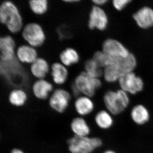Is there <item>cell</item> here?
Masks as SVG:
<instances>
[{
    "label": "cell",
    "instance_id": "1",
    "mask_svg": "<svg viewBox=\"0 0 153 153\" xmlns=\"http://www.w3.org/2000/svg\"><path fill=\"white\" fill-rule=\"evenodd\" d=\"M0 21L12 33H18L23 26L22 16L19 10L10 1H4L1 4Z\"/></svg>",
    "mask_w": 153,
    "mask_h": 153
},
{
    "label": "cell",
    "instance_id": "2",
    "mask_svg": "<svg viewBox=\"0 0 153 153\" xmlns=\"http://www.w3.org/2000/svg\"><path fill=\"white\" fill-rule=\"evenodd\" d=\"M103 102L108 111L113 115H117L128 107L130 98L128 94L122 89L117 91H108L105 94Z\"/></svg>",
    "mask_w": 153,
    "mask_h": 153
},
{
    "label": "cell",
    "instance_id": "3",
    "mask_svg": "<svg viewBox=\"0 0 153 153\" xmlns=\"http://www.w3.org/2000/svg\"><path fill=\"white\" fill-rule=\"evenodd\" d=\"M67 144L70 153H92L101 146L102 141L97 137L73 135L67 140Z\"/></svg>",
    "mask_w": 153,
    "mask_h": 153
},
{
    "label": "cell",
    "instance_id": "4",
    "mask_svg": "<svg viewBox=\"0 0 153 153\" xmlns=\"http://www.w3.org/2000/svg\"><path fill=\"white\" fill-rule=\"evenodd\" d=\"M74 84L80 93L91 98L102 86L101 81L99 78L89 76L85 71L81 72L76 76Z\"/></svg>",
    "mask_w": 153,
    "mask_h": 153
},
{
    "label": "cell",
    "instance_id": "5",
    "mask_svg": "<svg viewBox=\"0 0 153 153\" xmlns=\"http://www.w3.org/2000/svg\"><path fill=\"white\" fill-rule=\"evenodd\" d=\"M22 36L32 47H40L44 44L45 36L41 26L37 23H31L24 27Z\"/></svg>",
    "mask_w": 153,
    "mask_h": 153
},
{
    "label": "cell",
    "instance_id": "6",
    "mask_svg": "<svg viewBox=\"0 0 153 153\" xmlns=\"http://www.w3.org/2000/svg\"><path fill=\"white\" fill-rule=\"evenodd\" d=\"M71 95L67 91L62 88L55 89L49 97V105L55 112L62 114L69 106Z\"/></svg>",
    "mask_w": 153,
    "mask_h": 153
},
{
    "label": "cell",
    "instance_id": "7",
    "mask_svg": "<svg viewBox=\"0 0 153 153\" xmlns=\"http://www.w3.org/2000/svg\"><path fill=\"white\" fill-rule=\"evenodd\" d=\"M122 90L131 94H136L142 91L144 88L143 79L133 72L122 75L119 80Z\"/></svg>",
    "mask_w": 153,
    "mask_h": 153
},
{
    "label": "cell",
    "instance_id": "8",
    "mask_svg": "<svg viewBox=\"0 0 153 153\" xmlns=\"http://www.w3.org/2000/svg\"><path fill=\"white\" fill-rule=\"evenodd\" d=\"M108 24V19L105 11L98 6H93L89 14L88 23L89 29L103 31L106 29Z\"/></svg>",
    "mask_w": 153,
    "mask_h": 153
},
{
    "label": "cell",
    "instance_id": "9",
    "mask_svg": "<svg viewBox=\"0 0 153 153\" xmlns=\"http://www.w3.org/2000/svg\"><path fill=\"white\" fill-rule=\"evenodd\" d=\"M102 47V52L114 58L126 57L130 53L123 44L115 39H106L103 42Z\"/></svg>",
    "mask_w": 153,
    "mask_h": 153
},
{
    "label": "cell",
    "instance_id": "10",
    "mask_svg": "<svg viewBox=\"0 0 153 153\" xmlns=\"http://www.w3.org/2000/svg\"><path fill=\"white\" fill-rule=\"evenodd\" d=\"M137 25L143 29H148L153 26V10L149 7L140 9L133 15Z\"/></svg>",
    "mask_w": 153,
    "mask_h": 153
},
{
    "label": "cell",
    "instance_id": "11",
    "mask_svg": "<svg viewBox=\"0 0 153 153\" xmlns=\"http://www.w3.org/2000/svg\"><path fill=\"white\" fill-rule=\"evenodd\" d=\"M74 109L79 116H86L94 110L95 105L91 97L85 95L76 97L74 102Z\"/></svg>",
    "mask_w": 153,
    "mask_h": 153
},
{
    "label": "cell",
    "instance_id": "12",
    "mask_svg": "<svg viewBox=\"0 0 153 153\" xmlns=\"http://www.w3.org/2000/svg\"><path fill=\"white\" fill-rule=\"evenodd\" d=\"M15 41L10 36L1 37L0 38L1 60L7 61L13 59L15 57Z\"/></svg>",
    "mask_w": 153,
    "mask_h": 153
},
{
    "label": "cell",
    "instance_id": "13",
    "mask_svg": "<svg viewBox=\"0 0 153 153\" xmlns=\"http://www.w3.org/2000/svg\"><path fill=\"white\" fill-rule=\"evenodd\" d=\"M70 128L74 135L76 136H89L91 133L90 126L82 117L74 118L70 123Z\"/></svg>",
    "mask_w": 153,
    "mask_h": 153
},
{
    "label": "cell",
    "instance_id": "14",
    "mask_svg": "<svg viewBox=\"0 0 153 153\" xmlns=\"http://www.w3.org/2000/svg\"><path fill=\"white\" fill-rule=\"evenodd\" d=\"M132 120L137 125L147 123L150 119V114L147 108L143 104L136 105L132 108L130 113Z\"/></svg>",
    "mask_w": 153,
    "mask_h": 153
},
{
    "label": "cell",
    "instance_id": "15",
    "mask_svg": "<svg viewBox=\"0 0 153 153\" xmlns=\"http://www.w3.org/2000/svg\"><path fill=\"white\" fill-rule=\"evenodd\" d=\"M51 83L43 79H39L33 84L32 91L35 97L40 100H45L53 90Z\"/></svg>",
    "mask_w": 153,
    "mask_h": 153
},
{
    "label": "cell",
    "instance_id": "16",
    "mask_svg": "<svg viewBox=\"0 0 153 153\" xmlns=\"http://www.w3.org/2000/svg\"><path fill=\"white\" fill-rule=\"evenodd\" d=\"M116 65L122 74L130 73L133 72L137 66V60L134 55L131 53L127 57L114 58V57L113 63Z\"/></svg>",
    "mask_w": 153,
    "mask_h": 153
},
{
    "label": "cell",
    "instance_id": "17",
    "mask_svg": "<svg viewBox=\"0 0 153 153\" xmlns=\"http://www.w3.org/2000/svg\"><path fill=\"white\" fill-rule=\"evenodd\" d=\"M37 52L31 46L22 45L17 51V57L23 63H33L37 59Z\"/></svg>",
    "mask_w": 153,
    "mask_h": 153
},
{
    "label": "cell",
    "instance_id": "18",
    "mask_svg": "<svg viewBox=\"0 0 153 153\" xmlns=\"http://www.w3.org/2000/svg\"><path fill=\"white\" fill-rule=\"evenodd\" d=\"M94 120L96 125L101 129H108L114 124L113 115L107 110H102L97 113Z\"/></svg>",
    "mask_w": 153,
    "mask_h": 153
},
{
    "label": "cell",
    "instance_id": "19",
    "mask_svg": "<svg viewBox=\"0 0 153 153\" xmlns=\"http://www.w3.org/2000/svg\"><path fill=\"white\" fill-rule=\"evenodd\" d=\"M33 75L39 79H43L49 71V64L46 60L42 58H38L30 67Z\"/></svg>",
    "mask_w": 153,
    "mask_h": 153
},
{
    "label": "cell",
    "instance_id": "20",
    "mask_svg": "<svg viewBox=\"0 0 153 153\" xmlns=\"http://www.w3.org/2000/svg\"><path fill=\"white\" fill-rule=\"evenodd\" d=\"M52 79L57 85H62L65 83L68 77V72L63 64L59 63H53L52 66Z\"/></svg>",
    "mask_w": 153,
    "mask_h": 153
},
{
    "label": "cell",
    "instance_id": "21",
    "mask_svg": "<svg viewBox=\"0 0 153 153\" xmlns=\"http://www.w3.org/2000/svg\"><path fill=\"white\" fill-rule=\"evenodd\" d=\"M28 96L25 91L20 88L11 91L9 94L8 100L11 105L16 107H22L26 104Z\"/></svg>",
    "mask_w": 153,
    "mask_h": 153
},
{
    "label": "cell",
    "instance_id": "22",
    "mask_svg": "<svg viewBox=\"0 0 153 153\" xmlns=\"http://www.w3.org/2000/svg\"><path fill=\"white\" fill-rule=\"evenodd\" d=\"M60 59L63 65L70 66L79 62V57L75 49L68 48L60 53Z\"/></svg>",
    "mask_w": 153,
    "mask_h": 153
},
{
    "label": "cell",
    "instance_id": "23",
    "mask_svg": "<svg viewBox=\"0 0 153 153\" xmlns=\"http://www.w3.org/2000/svg\"><path fill=\"white\" fill-rule=\"evenodd\" d=\"M123 74L118 68L114 64H111L104 68L103 75L105 81L114 82L119 81Z\"/></svg>",
    "mask_w": 153,
    "mask_h": 153
},
{
    "label": "cell",
    "instance_id": "24",
    "mask_svg": "<svg viewBox=\"0 0 153 153\" xmlns=\"http://www.w3.org/2000/svg\"><path fill=\"white\" fill-rule=\"evenodd\" d=\"M85 72L91 77L99 78L103 75V70L92 59L85 62Z\"/></svg>",
    "mask_w": 153,
    "mask_h": 153
},
{
    "label": "cell",
    "instance_id": "25",
    "mask_svg": "<svg viewBox=\"0 0 153 153\" xmlns=\"http://www.w3.org/2000/svg\"><path fill=\"white\" fill-rule=\"evenodd\" d=\"M92 59L100 67L105 68L113 63L114 57H111L102 51H97L94 53Z\"/></svg>",
    "mask_w": 153,
    "mask_h": 153
},
{
    "label": "cell",
    "instance_id": "26",
    "mask_svg": "<svg viewBox=\"0 0 153 153\" xmlns=\"http://www.w3.org/2000/svg\"><path fill=\"white\" fill-rule=\"evenodd\" d=\"M29 5L34 13L42 15L46 13L48 9V1L47 0H31Z\"/></svg>",
    "mask_w": 153,
    "mask_h": 153
},
{
    "label": "cell",
    "instance_id": "27",
    "mask_svg": "<svg viewBox=\"0 0 153 153\" xmlns=\"http://www.w3.org/2000/svg\"><path fill=\"white\" fill-rule=\"evenodd\" d=\"M131 1L130 0H114L113 1V5L117 10L121 11Z\"/></svg>",
    "mask_w": 153,
    "mask_h": 153
},
{
    "label": "cell",
    "instance_id": "28",
    "mask_svg": "<svg viewBox=\"0 0 153 153\" xmlns=\"http://www.w3.org/2000/svg\"><path fill=\"white\" fill-rule=\"evenodd\" d=\"M71 90H72V94L76 98L79 96V94H81L74 83V84H72V86H71Z\"/></svg>",
    "mask_w": 153,
    "mask_h": 153
},
{
    "label": "cell",
    "instance_id": "29",
    "mask_svg": "<svg viewBox=\"0 0 153 153\" xmlns=\"http://www.w3.org/2000/svg\"><path fill=\"white\" fill-rule=\"evenodd\" d=\"M107 1H107V0H94L92 1V2L95 5H96V6H98V7H99V6L103 5L105 4H106Z\"/></svg>",
    "mask_w": 153,
    "mask_h": 153
},
{
    "label": "cell",
    "instance_id": "30",
    "mask_svg": "<svg viewBox=\"0 0 153 153\" xmlns=\"http://www.w3.org/2000/svg\"><path fill=\"white\" fill-rule=\"evenodd\" d=\"M10 153H25L21 149L19 148H14L11 150Z\"/></svg>",
    "mask_w": 153,
    "mask_h": 153
},
{
    "label": "cell",
    "instance_id": "31",
    "mask_svg": "<svg viewBox=\"0 0 153 153\" xmlns=\"http://www.w3.org/2000/svg\"><path fill=\"white\" fill-rule=\"evenodd\" d=\"M78 1H77V0H67V1H64V2L67 3L77 2Z\"/></svg>",
    "mask_w": 153,
    "mask_h": 153
},
{
    "label": "cell",
    "instance_id": "32",
    "mask_svg": "<svg viewBox=\"0 0 153 153\" xmlns=\"http://www.w3.org/2000/svg\"><path fill=\"white\" fill-rule=\"evenodd\" d=\"M103 153H117L116 152H115L114 151L111 150H106Z\"/></svg>",
    "mask_w": 153,
    "mask_h": 153
}]
</instances>
